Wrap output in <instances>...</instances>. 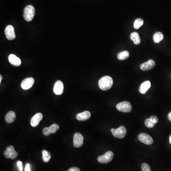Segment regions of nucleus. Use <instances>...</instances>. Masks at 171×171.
<instances>
[{
	"label": "nucleus",
	"instance_id": "nucleus-6",
	"mask_svg": "<svg viewBox=\"0 0 171 171\" xmlns=\"http://www.w3.org/2000/svg\"><path fill=\"white\" fill-rule=\"evenodd\" d=\"M138 139L144 144L147 145H150L152 144L153 142V140L151 136H149L147 134L142 133L140 134L138 136Z\"/></svg>",
	"mask_w": 171,
	"mask_h": 171
},
{
	"label": "nucleus",
	"instance_id": "nucleus-13",
	"mask_svg": "<svg viewBox=\"0 0 171 171\" xmlns=\"http://www.w3.org/2000/svg\"><path fill=\"white\" fill-rule=\"evenodd\" d=\"M43 118V115L40 113H38L35 115L34 117L31 118V124L32 127H36L38 126L40 121Z\"/></svg>",
	"mask_w": 171,
	"mask_h": 171
},
{
	"label": "nucleus",
	"instance_id": "nucleus-4",
	"mask_svg": "<svg viewBox=\"0 0 171 171\" xmlns=\"http://www.w3.org/2000/svg\"><path fill=\"white\" fill-rule=\"evenodd\" d=\"M116 108L118 110L122 112H129L132 110V105L129 102L123 101L117 105Z\"/></svg>",
	"mask_w": 171,
	"mask_h": 171
},
{
	"label": "nucleus",
	"instance_id": "nucleus-20",
	"mask_svg": "<svg viewBox=\"0 0 171 171\" xmlns=\"http://www.w3.org/2000/svg\"><path fill=\"white\" fill-rule=\"evenodd\" d=\"M129 56V53L128 51H123L119 52L118 55V58L119 60H124L127 59Z\"/></svg>",
	"mask_w": 171,
	"mask_h": 171
},
{
	"label": "nucleus",
	"instance_id": "nucleus-26",
	"mask_svg": "<svg viewBox=\"0 0 171 171\" xmlns=\"http://www.w3.org/2000/svg\"><path fill=\"white\" fill-rule=\"evenodd\" d=\"M42 133H43V134L44 135V136H46V137H48V136L50 135V130L49 129V127H45L42 130Z\"/></svg>",
	"mask_w": 171,
	"mask_h": 171
},
{
	"label": "nucleus",
	"instance_id": "nucleus-12",
	"mask_svg": "<svg viewBox=\"0 0 171 171\" xmlns=\"http://www.w3.org/2000/svg\"><path fill=\"white\" fill-rule=\"evenodd\" d=\"M156 66V63L154 60H149L147 62H144L140 66V69L143 71L150 70L153 69Z\"/></svg>",
	"mask_w": 171,
	"mask_h": 171
},
{
	"label": "nucleus",
	"instance_id": "nucleus-28",
	"mask_svg": "<svg viewBox=\"0 0 171 171\" xmlns=\"http://www.w3.org/2000/svg\"><path fill=\"white\" fill-rule=\"evenodd\" d=\"M17 164L18 167H19L20 171H22V163L21 161H18V162L17 163Z\"/></svg>",
	"mask_w": 171,
	"mask_h": 171
},
{
	"label": "nucleus",
	"instance_id": "nucleus-15",
	"mask_svg": "<svg viewBox=\"0 0 171 171\" xmlns=\"http://www.w3.org/2000/svg\"><path fill=\"white\" fill-rule=\"evenodd\" d=\"M151 86V82L150 81L147 80V81L143 82L139 87V92L141 94H144L147 92V90L150 89Z\"/></svg>",
	"mask_w": 171,
	"mask_h": 171
},
{
	"label": "nucleus",
	"instance_id": "nucleus-7",
	"mask_svg": "<svg viewBox=\"0 0 171 171\" xmlns=\"http://www.w3.org/2000/svg\"><path fill=\"white\" fill-rule=\"evenodd\" d=\"M4 156L6 158L15 159L18 156V153L15 150L14 147L13 146H10L7 147L4 153Z\"/></svg>",
	"mask_w": 171,
	"mask_h": 171
},
{
	"label": "nucleus",
	"instance_id": "nucleus-11",
	"mask_svg": "<svg viewBox=\"0 0 171 171\" xmlns=\"http://www.w3.org/2000/svg\"><path fill=\"white\" fill-rule=\"evenodd\" d=\"M64 85L60 80L56 81L54 86L53 91L57 95H60L63 92Z\"/></svg>",
	"mask_w": 171,
	"mask_h": 171
},
{
	"label": "nucleus",
	"instance_id": "nucleus-5",
	"mask_svg": "<svg viewBox=\"0 0 171 171\" xmlns=\"http://www.w3.org/2000/svg\"><path fill=\"white\" fill-rule=\"evenodd\" d=\"M114 153L112 151H108L102 156L98 158V161L101 163H107L112 160Z\"/></svg>",
	"mask_w": 171,
	"mask_h": 171
},
{
	"label": "nucleus",
	"instance_id": "nucleus-31",
	"mask_svg": "<svg viewBox=\"0 0 171 171\" xmlns=\"http://www.w3.org/2000/svg\"><path fill=\"white\" fill-rule=\"evenodd\" d=\"M168 119H169L171 122V111L168 114Z\"/></svg>",
	"mask_w": 171,
	"mask_h": 171
},
{
	"label": "nucleus",
	"instance_id": "nucleus-32",
	"mask_svg": "<svg viewBox=\"0 0 171 171\" xmlns=\"http://www.w3.org/2000/svg\"><path fill=\"white\" fill-rule=\"evenodd\" d=\"M2 76L0 75V83H1L2 80Z\"/></svg>",
	"mask_w": 171,
	"mask_h": 171
},
{
	"label": "nucleus",
	"instance_id": "nucleus-18",
	"mask_svg": "<svg viewBox=\"0 0 171 171\" xmlns=\"http://www.w3.org/2000/svg\"><path fill=\"white\" fill-rule=\"evenodd\" d=\"M130 39H131V40L133 41L134 44H140V42H141V39H140L139 34L137 32H134L131 34Z\"/></svg>",
	"mask_w": 171,
	"mask_h": 171
},
{
	"label": "nucleus",
	"instance_id": "nucleus-21",
	"mask_svg": "<svg viewBox=\"0 0 171 171\" xmlns=\"http://www.w3.org/2000/svg\"><path fill=\"white\" fill-rule=\"evenodd\" d=\"M42 159L45 163L49 162L51 158V154L48 151L44 150L42 151Z\"/></svg>",
	"mask_w": 171,
	"mask_h": 171
},
{
	"label": "nucleus",
	"instance_id": "nucleus-2",
	"mask_svg": "<svg viewBox=\"0 0 171 171\" xmlns=\"http://www.w3.org/2000/svg\"><path fill=\"white\" fill-rule=\"evenodd\" d=\"M35 14V10L34 6L29 5L24 10V17L26 21H31L33 20Z\"/></svg>",
	"mask_w": 171,
	"mask_h": 171
},
{
	"label": "nucleus",
	"instance_id": "nucleus-8",
	"mask_svg": "<svg viewBox=\"0 0 171 171\" xmlns=\"http://www.w3.org/2000/svg\"><path fill=\"white\" fill-rule=\"evenodd\" d=\"M84 137L79 133H76L74 135L73 145L75 147H82L83 144Z\"/></svg>",
	"mask_w": 171,
	"mask_h": 171
},
{
	"label": "nucleus",
	"instance_id": "nucleus-22",
	"mask_svg": "<svg viewBox=\"0 0 171 171\" xmlns=\"http://www.w3.org/2000/svg\"><path fill=\"white\" fill-rule=\"evenodd\" d=\"M143 20L141 19V18H138L134 21V29L137 30V29H139L143 25Z\"/></svg>",
	"mask_w": 171,
	"mask_h": 171
},
{
	"label": "nucleus",
	"instance_id": "nucleus-24",
	"mask_svg": "<svg viewBox=\"0 0 171 171\" xmlns=\"http://www.w3.org/2000/svg\"><path fill=\"white\" fill-rule=\"evenodd\" d=\"M144 124H145V125H146V127L147 128H151L153 127L154 125H155V124H154L151 121L150 118H147V119H146V120H145Z\"/></svg>",
	"mask_w": 171,
	"mask_h": 171
},
{
	"label": "nucleus",
	"instance_id": "nucleus-23",
	"mask_svg": "<svg viewBox=\"0 0 171 171\" xmlns=\"http://www.w3.org/2000/svg\"><path fill=\"white\" fill-rule=\"evenodd\" d=\"M49 128L51 134H54L59 130L60 127L57 124H54L51 125L50 127H49Z\"/></svg>",
	"mask_w": 171,
	"mask_h": 171
},
{
	"label": "nucleus",
	"instance_id": "nucleus-10",
	"mask_svg": "<svg viewBox=\"0 0 171 171\" xmlns=\"http://www.w3.org/2000/svg\"><path fill=\"white\" fill-rule=\"evenodd\" d=\"M34 79L33 78H26L22 81L21 87L22 89L27 90L30 89L34 85Z\"/></svg>",
	"mask_w": 171,
	"mask_h": 171
},
{
	"label": "nucleus",
	"instance_id": "nucleus-19",
	"mask_svg": "<svg viewBox=\"0 0 171 171\" xmlns=\"http://www.w3.org/2000/svg\"><path fill=\"white\" fill-rule=\"evenodd\" d=\"M163 35L161 32H157L153 36V40L154 43L158 44L163 40Z\"/></svg>",
	"mask_w": 171,
	"mask_h": 171
},
{
	"label": "nucleus",
	"instance_id": "nucleus-1",
	"mask_svg": "<svg viewBox=\"0 0 171 171\" xmlns=\"http://www.w3.org/2000/svg\"><path fill=\"white\" fill-rule=\"evenodd\" d=\"M113 84V80L112 78L108 76H105L99 79L98 81V86L99 88L102 90L106 91L109 90L112 87Z\"/></svg>",
	"mask_w": 171,
	"mask_h": 171
},
{
	"label": "nucleus",
	"instance_id": "nucleus-14",
	"mask_svg": "<svg viewBox=\"0 0 171 171\" xmlns=\"http://www.w3.org/2000/svg\"><path fill=\"white\" fill-rule=\"evenodd\" d=\"M8 59L9 62H10V63L13 66L18 67L21 65V61L20 59L15 54H11L8 57Z\"/></svg>",
	"mask_w": 171,
	"mask_h": 171
},
{
	"label": "nucleus",
	"instance_id": "nucleus-25",
	"mask_svg": "<svg viewBox=\"0 0 171 171\" xmlns=\"http://www.w3.org/2000/svg\"><path fill=\"white\" fill-rule=\"evenodd\" d=\"M141 169L142 171H151L150 166L147 163H143L141 166Z\"/></svg>",
	"mask_w": 171,
	"mask_h": 171
},
{
	"label": "nucleus",
	"instance_id": "nucleus-27",
	"mask_svg": "<svg viewBox=\"0 0 171 171\" xmlns=\"http://www.w3.org/2000/svg\"><path fill=\"white\" fill-rule=\"evenodd\" d=\"M150 120H151V121L155 124L157 123L158 122V118L155 116H152V117H151V118H150Z\"/></svg>",
	"mask_w": 171,
	"mask_h": 171
},
{
	"label": "nucleus",
	"instance_id": "nucleus-9",
	"mask_svg": "<svg viewBox=\"0 0 171 171\" xmlns=\"http://www.w3.org/2000/svg\"><path fill=\"white\" fill-rule=\"evenodd\" d=\"M5 34L6 38L9 40H13L15 39L16 35L15 32V28L12 25L7 26L5 29Z\"/></svg>",
	"mask_w": 171,
	"mask_h": 171
},
{
	"label": "nucleus",
	"instance_id": "nucleus-3",
	"mask_svg": "<svg viewBox=\"0 0 171 171\" xmlns=\"http://www.w3.org/2000/svg\"><path fill=\"white\" fill-rule=\"evenodd\" d=\"M111 131L114 137L118 138H123L127 134V129L123 126H120L117 129L112 128Z\"/></svg>",
	"mask_w": 171,
	"mask_h": 171
},
{
	"label": "nucleus",
	"instance_id": "nucleus-16",
	"mask_svg": "<svg viewBox=\"0 0 171 171\" xmlns=\"http://www.w3.org/2000/svg\"><path fill=\"white\" fill-rule=\"evenodd\" d=\"M91 117V113L88 111H85L83 112L77 114L76 116L77 120L80 121H86L89 119Z\"/></svg>",
	"mask_w": 171,
	"mask_h": 171
},
{
	"label": "nucleus",
	"instance_id": "nucleus-17",
	"mask_svg": "<svg viewBox=\"0 0 171 171\" xmlns=\"http://www.w3.org/2000/svg\"><path fill=\"white\" fill-rule=\"evenodd\" d=\"M16 119V114L13 111H9L5 117V120L8 123L14 122Z\"/></svg>",
	"mask_w": 171,
	"mask_h": 171
},
{
	"label": "nucleus",
	"instance_id": "nucleus-33",
	"mask_svg": "<svg viewBox=\"0 0 171 171\" xmlns=\"http://www.w3.org/2000/svg\"><path fill=\"white\" fill-rule=\"evenodd\" d=\"M169 142H170V144H171V135L169 137Z\"/></svg>",
	"mask_w": 171,
	"mask_h": 171
},
{
	"label": "nucleus",
	"instance_id": "nucleus-30",
	"mask_svg": "<svg viewBox=\"0 0 171 171\" xmlns=\"http://www.w3.org/2000/svg\"><path fill=\"white\" fill-rule=\"evenodd\" d=\"M25 171H31V170L30 165L29 163H27L25 168Z\"/></svg>",
	"mask_w": 171,
	"mask_h": 171
},
{
	"label": "nucleus",
	"instance_id": "nucleus-29",
	"mask_svg": "<svg viewBox=\"0 0 171 171\" xmlns=\"http://www.w3.org/2000/svg\"><path fill=\"white\" fill-rule=\"evenodd\" d=\"M68 171H80V169H79V168L74 167L70 168Z\"/></svg>",
	"mask_w": 171,
	"mask_h": 171
}]
</instances>
